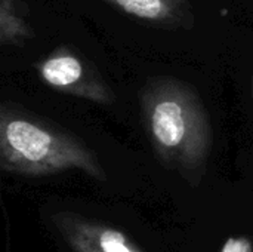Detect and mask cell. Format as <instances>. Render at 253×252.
<instances>
[{
  "instance_id": "1",
  "label": "cell",
  "mask_w": 253,
  "mask_h": 252,
  "mask_svg": "<svg viewBox=\"0 0 253 252\" xmlns=\"http://www.w3.org/2000/svg\"><path fill=\"white\" fill-rule=\"evenodd\" d=\"M139 104L144 128L163 166L197 186L212 149V128L197 91L181 79L157 76L141 88Z\"/></svg>"
},
{
  "instance_id": "3",
  "label": "cell",
  "mask_w": 253,
  "mask_h": 252,
  "mask_svg": "<svg viewBox=\"0 0 253 252\" xmlns=\"http://www.w3.org/2000/svg\"><path fill=\"white\" fill-rule=\"evenodd\" d=\"M36 70L47 86L59 92L98 104L114 101V94L98 68L73 46H56L36 64Z\"/></svg>"
},
{
  "instance_id": "2",
  "label": "cell",
  "mask_w": 253,
  "mask_h": 252,
  "mask_svg": "<svg viewBox=\"0 0 253 252\" xmlns=\"http://www.w3.org/2000/svg\"><path fill=\"white\" fill-rule=\"evenodd\" d=\"M0 168L28 177L79 169L95 180H107L98 156L83 141L12 104L0 108Z\"/></svg>"
},
{
  "instance_id": "4",
  "label": "cell",
  "mask_w": 253,
  "mask_h": 252,
  "mask_svg": "<svg viewBox=\"0 0 253 252\" xmlns=\"http://www.w3.org/2000/svg\"><path fill=\"white\" fill-rule=\"evenodd\" d=\"M55 229L74 252H144L127 235L74 212H55Z\"/></svg>"
},
{
  "instance_id": "5",
  "label": "cell",
  "mask_w": 253,
  "mask_h": 252,
  "mask_svg": "<svg viewBox=\"0 0 253 252\" xmlns=\"http://www.w3.org/2000/svg\"><path fill=\"white\" fill-rule=\"evenodd\" d=\"M113 9L150 27L178 31L194 27L190 0H102Z\"/></svg>"
},
{
  "instance_id": "6",
  "label": "cell",
  "mask_w": 253,
  "mask_h": 252,
  "mask_svg": "<svg viewBox=\"0 0 253 252\" xmlns=\"http://www.w3.org/2000/svg\"><path fill=\"white\" fill-rule=\"evenodd\" d=\"M33 37L25 0H0V43L21 46Z\"/></svg>"
},
{
  "instance_id": "7",
  "label": "cell",
  "mask_w": 253,
  "mask_h": 252,
  "mask_svg": "<svg viewBox=\"0 0 253 252\" xmlns=\"http://www.w3.org/2000/svg\"><path fill=\"white\" fill-rule=\"evenodd\" d=\"M221 252H253L252 239L245 236H231L222 245Z\"/></svg>"
}]
</instances>
